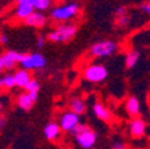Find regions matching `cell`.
I'll use <instances>...</instances> for the list:
<instances>
[{"mask_svg": "<svg viewBox=\"0 0 150 149\" xmlns=\"http://www.w3.org/2000/svg\"><path fill=\"white\" fill-rule=\"evenodd\" d=\"M43 133H44V137H46L47 140L55 141L56 138L60 136V133H62V128H60L59 122L50 121V122H47V124L44 125Z\"/></svg>", "mask_w": 150, "mask_h": 149, "instance_id": "obj_11", "label": "cell"}, {"mask_svg": "<svg viewBox=\"0 0 150 149\" xmlns=\"http://www.w3.org/2000/svg\"><path fill=\"white\" fill-rule=\"evenodd\" d=\"M24 23L27 26H31V27H35V28H42L47 24V16L43 12H40V11H34L24 20Z\"/></svg>", "mask_w": 150, "mask_h": 149, "instance_id": "obj_10", "label": "cell"}, {"mask_svg": "<svg viewBox=\"0 0 150 149\" xmlns=\"http://www.w3.org/2000/svg\"><path fill=\"white\" fill-rule=\"evenodd\" d=\"M46 42H47V36H44V35H39V36L36 38V47L39 50L43 48V47L46 46Z\"/></svg>", "mask_w": 150, "mask_h": 149, "instance_id": "obj_24", "label": "cell"}, {"mask_svg": "<svg viewBox=\"0 0 150 149\" xmlns=\"http://www.w3.org/2000/svg\"><path fill=\"white\" fill-rule=\"evenodd\" d=\"M15 79H16V86L20 87V89H25V86L31 82L32 77L28 70L20 67L15 71Z\"/></svg>", "mask_w": 150, "mask_h": 149, "instance_id": "obj_14", "label": "cell"}, {"mask_svg": "<svg viewBox=\"0 0 150 149\" xmlns=\"http://www.w3.org/2000/svg\"><path fill=\"white\" fill-rule=\"evenodd\" d=\"M4 124H6V120H4V117L1 115V117H0V126H1V129L4 128Z\"/></svg>", "mask_w": 150, "mask_h": 149, "instance_id": "obj_28", "label": "cell"}, {"mask_svg": "<svg viewBox=\"0 0 150 149\" xmlns=\"http://www.w3.org/2000/svg\"><path fill=\"white\" fill-rule=\"evenodd\" d=\"M129 133L133 138H139V137H144L146 133V122L139 117L133 118L129 124Z\"/></svg>", "mask_w": 150, "mask_h": 149, "instance_id": "obj_9", "label": "cell"}, {"mask_svg": "<svg viewBox=\"0 0 150 149\" xmlns=\"http://www.w3.org/2000/svg\"><path fill=\"white\" fill-rule=\"evenodd\" d=\"M34 103H35V101L32 99V97L30 96V93H27V91L20 93L18 96V98H16V105L22 109V110H25V112L31 110Z\"/></svg>", "mask_w": 150, "mask_h": 149, "instance_id": "obj_15", "label": "cell"}, {"mask_svg": "<svg viewBox=\"0 0 150 149\" xmlns=\"http://www.w3.org/2000/svg\"><path fill=\"white\" fill-rule=\"evenodd\" d=\"M16 4H31L34 6L35 4V0H15Z\"/></svg>", "mask_w": 150, "mask_h": 149, "instance_id": "obj_26", "label": "cell"}, {"mask_svg": "<svg viewBox=\"0 0 150 149\" xmlns=\"http://www.w3.org/2000/svg\"><path fill=\"white\" fill-rule=\"evenodd\" d=\"M78 27L72 23H59L52 31L47 34V41L52 43H64L76 35Z\"/></svg>", "mask_w": 150, "mask_h": 149, "instance_id": "obj_3", "label": "cell"}, {"mask_svg": "<svg viewBox=\"0 0 150 149\" xmlns=\"http://www.w3.org/2000/svg\"><path fill=\"white\" fill-rule=\"evenodd\" d=\"M139 9L144 14H146V15L150 16V1H145V3H142L141 7H139Z\"/></svg>", "mask_w": 150, "mask_h": 149, "instance_id": "obj_25", "label": "cell"}, {"mask_svg": "<svg viewBox=\"0 0 150 149\" xmlns=\"http://www.w3.org/2000/svg\"><path fill=\"white\" fill-rule=\"evenodd\" d=\"M34 11H36V9H35V7L31 6V4H16L15 16L19 20H23V22H24L25 19L31 15Z\"/></svg>", "mask_w": 150, "mask_h": 149, "instance_id": "obj_16", "label": "cell"}, {"mask_svg": "<svg viewBox=\"0 0 150 149\" xmlns=\"http://www.w3.org/2000/svg\"><path fill=\"white\" fill-rule=\"evenodd\" d=\"M0 86L1 89H7V90H11L16 86V79H15V73L11 71H6L4 75L0 78Z\"/></svg>", "mask_w": 150, "mask_h": 149, "instance_id": "obj_20", "label": "cell"}, {"mask_svg": "<svg viewBox=\"0 0 150 149\" xmlns=\"http://www.w3.org/2000/svg\"><path fill=\"white\" fill-rule=\"evenodd\" d=\"M70 110L76 113L78 115H82L87 110V105H86V102H84L81 97H72L70 99Z\"/></svg>", "mask_w": 150, "mask_h": 149, "instance_id": "obj_17", "label": "cell"}, {"mask_svg": "<svg viewBox=\"0 0 150 149\" xmlns=\"http://www.w3.org/2000/svg\"><path fill=\"white\" fill-rule=\"evenodd\" d=\"M54 4V0H35V9L36 11H40V12H44L47 9H50Z\"/></svg>", "mask_w": 150, "mask_h": 149, "instance_id": "obj_22", "label": "cell"}, {"mask_svg": "<svg viewBox=\"0 0 150 149\" xmlns=\"http://www.w3.org/2000/svg\"><path fill=\"white\" fill-rule=\"evenodd\" d=\"M126 110H127V113L131 115V117H137L138 114L141 113V102L139 99L137 98V97L131 96L129 97V99L126 101Z\"/></svg>", "mask_w": 150, "mask_h": 149, "instance_id": "obj_18", "label": "cell"}, {"mask_svg": "<svg viewBox=\"0 0 150 149\" xmlns=\"http://www.w3.org/2000/svg\"><path fill=\"white\" fill-rule=\"evenodd\" d=\"M109 75L107 67L102 63H91L83 70V78L91 83L103 82Z\"/></svg>", "mask_w": 150, "mask_h": 149, "instance_id": "obj_5", "label": "cell"}, {"mask_svg": "<svg viewBox=\"0 0 150 149\" xmlns=\"http://www.w3.org/2000/svg\"><path fill=\"white\" fill-rule=\"evenodd\" d=\"M7 42H8V36H7V34H1L0 35V43H1V46H4V44H7Z\"/></svg>", "mask_w": 150, "mask_h": 149, "instance_id": "obj_27", "label": "cell"}, {"mask_svg": "<svg viewBox=\"0 0 150 149\" xmlns=\"http://www.w3.org/2000/svg\"><path fill=\"white\" fill-rule=\"evenodd\" d=\"M111 149H127V145H126L125 141L122 140H115L111 144Z\"/></svg>", "mask_w": 150, "mask_h": 149, "instance_id": "obj_23", "label": "cell"}, {"mask_svg": "<svg viewBox=\"0 0 150 149\" xmlns=\"http://www.w3.org/2000/svg\"><path fill=\"white\" fill-rule=\"evenodd\" d=\"M71 134L74 136L75 143L78 144L79 148L82 149H93L94 145L97 144V138H98L97 132L93 130L86 124H79L71 132Z\"/></svg>", "mask_w": 150, "mask_h": 149, "instance_id": "obj_1", "label": "cell"}, {"mask_svg": "<svg viewBox=\"0 0 150 149\" xmlns=\"http://www.w3.org/2000/svg\"><path fill=\"white\" fill-rule=\"evenodd\" d=\"M23 58V54L15 51V50H7L1 54L0 56V70L3 73L11 71L16 67L18 65H20V61Z\"/></svg>", "mask_w": 150, "mask_h": 149, "instance_id": "obj_7", "label": "cell"}, {"mask_svg": "<svg viewBox=\"0 0 150 149\" xmlns=\"http://www.w3.org/2000/svg\"><path fill=\"white\" fill-rule=\"evenodd\" d=\"M93 113L95 114V117L100 121H105V122H109L111 120V112L106 106L103 105L102 102H95L93 105Z\"/></svg>", "mask_w": 150, "mask_h": 149, "instance_id": "obj_13", "label": "cell"}, {"mask_svg": "<svg viewBox=\"0 0 150 149\" xmlns=\"http://www.w3.org/2000/svg\"><path fill=\"white\" fill-rule=\"evenodd\" d=\"M79 124H81V118H79V115L76 114V113L71 112V110L62 113L60 117H59V125H60V128H62L63 132H69V133H71Z\"/></svg>", "mask_w": 150, "mask_h": 149, "instance_id": "obj_8", "label": "cell"}, {"mask_svg": "<svg viewBox=\"0 0 150 149\" xmlns=\"http://www.w3.org/2000/svg\"><path fill=\"white\" fill-rule=\"evenodd\" d=\"M118 51V44L117 42L110 41V39H106V41H100L94 43L93 46L90 47V54L94 58H107V56H111Z\"/></svg>", "mask_w": 150, "mask_h": 149, "instance_id": "obj_4", "label": "cell"}, {"mask_svg": "<svg viewBox=\"0 0 150 149\" xmlns=\"http://www.w3.org/2000/svg\"><path fill=\"white\" fill-rule=\"evenodd\" d=\"M47 65L46 56L40 53H27L23 54V58L20 61V67L25 70H42Z\"/></svg>", "mask_w": 150, "mask_h": 149, "instance_id": "obj_6", "label": "cell"}, {"mask_svg": "<svg viewBox=\"0 0 150 149\" xmlns=\"http://www.w3.org/2000/svg\"><path fill=\"white\" fill-rule=\"evenodd\" d=\"M130 15L127 14V8L123 6L118 7L115 9V18H114V22H115L117 27L119 28H126L129 24H130Z\"/></svg>", "mask_w": 150, "mask_h": 149, "instance_id": "obj_12", "label": "cell"}, {"mask_svg": "<svg viewBox=\"0 0 150 149\" xmlns=\"http://www.w3.org/2000/svg\"><path fill=\"white\" fill-rule=\"evenodd\" d=\"M79 12H81V4H79L78 1H70V3L52 7V8H51V12H50V16L55 22L64 23L66 20L76 18V16L79 15Z\"/></svg>", "mask_w": 150, "mask_h": 149, "instance_id": "obj_2", "label": "cell"}, {"mask_svg": "<svg viewBox=\"0 0 150 149\" xmlns=\"http://www.w3.org/2000/svg\"><path fill=\"white\" fill-rule=\"evenodd\" d=\"M139 58H141V53L138 50L135 48H131L129 50L127 53L125 55V66L126 68H133L137 66V63L139 62Z\"/></svg>", "mask_w": 150, "mask_h": 149, "instance_id": "obj_19", "label": "cell"}, {"mask_svg": "<svg viewBox=\"0 0 150 149\" xmlns=\"http://www.w3.org/2000/svg\"><path fill=\"white\" fill-rule=\"evenodd\" d=\"M39 90H40V83H39V81L38 79H35V78H32L31 82L25 86L24 91H27V93H30V96L32 97V99H34L35 102L38 101V94H39Z\"/></svg>", "mask_w": 150, "mask_h": 149, "instance_id": "obj_21", "label": "cell"}]
</instances>
